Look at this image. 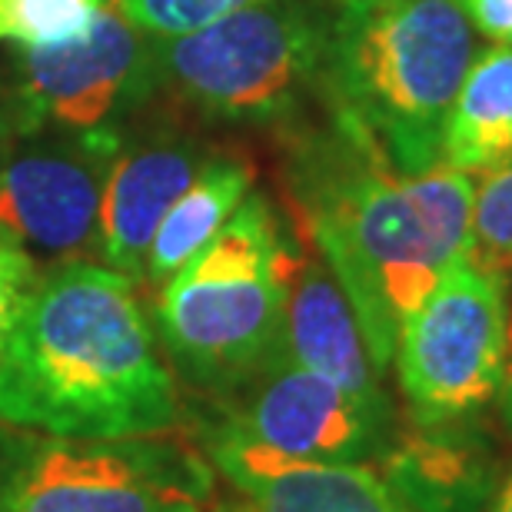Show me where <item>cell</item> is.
Returning a JSON list of instances; mask_svg holds the SVG:
<instances>
[{
  "label": "cell",
  "mask_w": 512,
  "mask_h": 512,
  "mask_svg": "<svg viewBox=\"0 0 512 512\" xmlns=\"http://www.w3.org/2000/svg\"><path fill=\"white\" fill-rule=\"evenodd\" d=\"M300 237L330 263L376 370L443 273L469 253L476 183L463 170L399 173L350 117L306 133L286 170Z\"/></svg>",
  "instance_id": "1"
},
{
  "label": "cell",
  "mask_w": 512,
  "mask_h": 512,
  "mask_svg": "<svg viewBox=\"0 0 512 512\" xmlns=\"http://www.w3.org/2000/svg\"><path fill=\"white\" fill-rule=\"evenodd\" d=\"M0 419L70 439L167 436L187 419L137 283L104 263H57L0 346Z\"/></svg>",
  "instance_id": "2"
},
{
  "label": "cell",
  "mask_w": 512,
  "mask_h": 512,
  "mask_svg": "<svg viewBox=\"0 0 512 512\" xmlns=\"http://www.w3.org/2000/svg\"><path fill=\"white\" fill-rule=\"evenodd\" d=\"M476 57V30L453 0H340L320 97L416 177L443 167L446 120Z\"/></svg>",
  "instance_id": "3"
},
{
  "label": "cell",
  "mask_w": 512,
  "mask_h": 512,
  "mask_svg": "<svg viewBox=\"0 0 512 512\" xmlns=\"http://www.w3.org/2000/svg\"><path fill=\"white\" fill-rule=\"evenodd\" d=\"M303 237L270 197L247 193L237 213L157 296V340L170 370L213 403L250 383L280 350L286 286Z\"/></svg>",
  "instance_id": "4"
},
{
  "label": "cell",
  "mask_w": 512,
  "mask_h": 512,
  "mask_svg": "<svg viewBox=\"0 0 512 512\" xmlns=\"http://www.w3.org/2000/svg\"><path fill=\"white\" fill-rule=\"evenodd\" d=\"M330 17L323 0H256L197 34L147 37L150 100L227 124L290 120L323 87Z\"/></svg>",
  "instance_id": "5"
},
{
  "label": "cell",
  "mask_w": 512,
  "mask_h": 512,
  "mask_svg": "<svg viewBox=\"0 0 512 512\" xmlns=\"http://www.w3.org/2000/svg\"><path fill=\"white\" fill-rule=\"evenodd\" d=\"M217 469L177 436L70 439L0 419V512H213Z\"/></svg>",
  "instance_id": "6"
},
{
  "label": "cell",
  "mask_w": 512,
  "mask_h": 512,
  "mask_svg": "<svg viewBox=\"0 0 512 512\" xmlns=\"http://www.w3.org/2000/svg\"><path fill=\"white\" fill-rule=\"evenodd\" d=\"M506 276L456 260L396 340L409 423H456L496 403L506 356Z\"/></svg>",
  "instance_id": "7"
},
{
  "label": "cell",
  "mask_w": 512,
  "mask_h": 512,
  "mask_svg": "<svg viewBox=\"0 0 512 512\" xmlns=\"http://www.w3.org/2000/svg\"><path fill=\"white\" fill-rule=\"evenodd\" d=\"M124 127L44 124L0 163V230L54 263L97 256L100 203L124 147Z\"/></svg>",
  "instance_id": "8"
},
{
  "label": "cell",
  "mask_w": 512,
  "mask_h": 512,
  "mask_svg": "<svg viewBox=\"0 0 512 512\" xmlns=\"http://www.w3.org/2000/svg\"><path fill=\"white\" fill-rule=\"evenodd\" d=\"M10 97L20 127L34 133L44 124L104 127L117 114L150 104L147 37L104 4L90 27L64 44H17Z\"/></svg>",
  "instance_id": "9"
},
{
  "label": "cell",
  "mask_w": 512,
  "mask_h": 512,
  "mask_svg": "<svg viewBox=\"0 0 512 512\" xmlns=\"http://www.w3.org/2000/svg\"><path fill=\"white\" fill-rule=\"evenodd\" d=\"M217 409V419L276 453L326 463L380 459L396 429L393 413H376L286 356H273Z\"/></svg>",
  "instance_id": "10"
},
{
  "label": "cell",
  "mask_w": 512,
  "mask_h": 512,
  "mask_svg": "<svg viewBox=\"0 0 512 512\" xmlns=\"http://www.w3.org/2000/svg\"><path fill=\"white\" fill-rule=\"evenodd\" d=\"M200 453L240 496V512H413L380 466L283 456L210 416Z\"/></svg>",
  "instance_id": "11"
},
{
  "label": "cell",
  "mask_w": 512,
  "mask_h": 512,
  "mask_svg": "<svg viewBox=\"0 0 512 512\" xmlns=\"http://www.w3.org/2000/svg\"><path fill=\"white\" fill-rule=\"evenodd\" d=\"M217 153L213 143L187 130H143L124 137L100 203L97 260L140 283L160 220Z\"/></svg>",
  "instance_id": "12"
},
{
  "label": "cell",
  "mask_w": 512,
  "mask_h": 512,
  "mask_svg": "<svg viewBox=\"0 0 512 512\" xmlns=\"http://www.w3.org/2000/svg\"><path fill=\"white\" fill-rule=\"evenodd\" d=\"M276 356L336 383L376 413H393L380 386L383 373L366 350L360 320L320 253L300 250L293 266Z\"/></svg>",
  "instance_id": "13"
},
{
  "label": "cell",
  "mask_w": 512,
  "mask_h": 512,
  "mask_svg": "<svg viewBox=\"0 0 512 512\" xmlns=\"http://www.w3.org/2000/svg\"><path fill=\"white\" fill-rule=\"evenodd\" d=\"M376 463L413 512H489L503 486L499 456L476 416L393 429Z\"/></svg>",
  "instance_id": "14"
},
{
  "label": "cell",
  "mask_w": 512,
  "mask_h": 512,
  "mask_svg": "<svg viewBox=\"0 0 512 512\" xmlns=\"http://www.w3.org/2000/svg\"><path fill=\"white\" fill-rule=\"evenodd\" d=\"M253 187L250 160L217 153L207 167L197 173V180L180 193V200L167 210L153 233L147 263H143V286L160 290L193 253H200L217 237Z\"/></svg>",
  "instance_id": "15"
},
{
  "label": "cell",
  "mask_w": 512,
  "mask_h": 512,
  "mask_svg": "<svg viewBox=\"0 0 512 512\" xmlns=\"http://www.w3.org/2000/svg\"><path fill=\"white\" fill-rule=\"evenodd\" d=\"M512 160V47L483 50L456 94L443 133V167L469 177Z\"/></svg>",
  "instance_id": "16"
},
{
  "label": "cell",
  "mask_w": 512,
  "mask_h": 512,
  "mask_svg": "<svg viewBox=\"0 0 512 512\" xmlns=\"http://www.w3.org/2000/svg\"><path fill=\"white\" fill-rule=\"evenodd\" d=\"M469 260L493 273H512V160L483 173L469 223Z\"/></svg>",
  "instance_id": "17"
},
{
  "label": "cell",
  "mask_w": 512,
  "mask_h": 512,
  "mask_svg": "<svg viewBox=\"0 0 512 512\" xmlns=\"http://www.w3.org/2000/svg\"><path fill=\"white\" fill-rule=\"evenodd\" d=\"M143 37H183L237 14L256 0H110Z\"/></svg>",
  "instance_id": "18"
},
{
  "label": "cell",
  "mask_w": 512,
  "mask_h": 512,
  "mask_svg": "<svg viewBox=\"0 0 512 512\" xmlns=\"http://www.w3.org/2000/svg\"><path fill=\"white\" fill-rule=\"evenodd\" d=\"M107 0H14L10 37L17 44H64L90 27Z\"/></svg>",
  "instance_id": "19"
},
{
  "label": "cell",
  "mask_w": 512,
  "mask_h": 512,
  "mask_svg": "<svg viewBox=\"0 0 512 512\" xmlns=\"http://www.w3.org/2000/svg\"><path fill=\"white\" fill-rule=\"evenodd\" d=\"M37 280V260L7 230H0V346L7 343L17 316L24 313Z\"/></svg>",
  "instance_id": "20"
},
{
  "label": "cell",
  "mask_w": 512,
  "mask_h": 512,
  "mask_svg": "<svg viewBox=\"0 0 512 512\" xmlns=\"http://www.w3.org/2000/svg\"><path fill=\"white\" fill-rule=\"evenodd\" d=\"M463 17L499 47H512V0H453Z\"/></svg>",
  "instance_id": "21"
},
{
  "label": "cell",
  "mask_w": 512,
  "mask_h": 512,
  "mask_svg": "<svg viewBox=\"0 0 512 512\" xmlns=\"http://www.w3.org/2000/svg\"><path fill=\"white\" fill-rule=\"evenodd\" d=\"M499 416H503L506 433L512 436V300L506 306V356H503V380H499Z\"/></svg>",
  "instance_id": "22"
},
{
  "label": "cell",
  "mask_w": 512,
  "mask_h": 512,
  "mask_svg": "<svg viewBox=\"0 0 512 512\" xmlns=\"http://www.w3.org/2000/svg\"><path fill=\"white\" fill-rule=\"evenodd\" d=\"M24 137V127H20V114H17V104L10 97L7 87H0V163L14 147V140Z\"/></svg>",
  "instance_id": "23"
},
{
  "label": "cell",
  "mask_w": 512,
  "mask_h": 512,
  "mask_svg": "<svg viewBox=\"0 0 512 512\" xmlns=\"http://www.w3.org/2000/svg\"><path fill=\"white\" fill-rule=\"evenodd\" d=\"M489 512H512V469L503 476V486H499V493L493 499V506Z\"/></svg>",
  "instance_id": "24"
},
{
  "label": "cell",
  "mask_w": 512,
  "mask_h": 512,
  "mask_svg": "<svg viewBox=\"0 0 512 512\" xmlns=\"http://www.w3.org/2000/svg\"><path fill=\"white\" fill-rule=\"evenodd\" d=\"M10 20H14V0H0V37H10Z\"/></svg>",
  "instance_id": "25"
},
{
  "label": "cell",
  "mask_w": 512,
  "mask_h": 512,
  "mask_svg": "<svg viewBox=\"0 0 512 512\" xmlns=\"http://www.w3.org/2000/svg\"><path fill=\"white\" fill-rule=\"evenodd\" d=\"M213 512H220V509H213Z\"/></svg>",
  "instance_id": "26"
}]
</instances>
